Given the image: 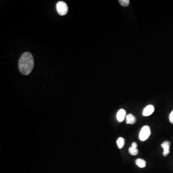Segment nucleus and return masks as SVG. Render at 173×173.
I'll use <instances>...</instances> for the list:
<instances>
[{
  "label": "nucleus",
  "instance_id": "obj_11",
  "mask_svg": "<svg viewBox=\"0 0 173 173\" xmlns=\"http://www.w3.org/2000/svg\"><path fill=\"white\" fill-rule=\"evenodd\" d=\"M119 2L123 6L127 7L129 5L130 1L129 0H119Z\"/></svg>",
  "mask_w": 173,
  "mask_h": 173
},
{
  "label": "nucleus",
  "instance_id": "obj_4",
  "mask_svg": "<svg viewBox=\"0 0 173 173\" xmlns=\"http://www.w3.org/2000/svg\"><path fill=\"white\" fill-rule=\"evenodd\" d=\"M155 111V107L153 105H149L147 106L143 111V115L144 116H148L153 113Z\"/></svg>",
  "mask_w": 173,
  "mask_h": 173
},
{
  "label": "nucleus",
  "instance_id": "obj_6",
  "mask_svg": "<svg viewBox=\"0 0 173 173\" xmlns=\"http://www.w3.org/2000/svg\"><path fill=\"white\" fill-rule=\"evenodd\" d=\"M125 115H126V112L125 110H119L118 112H117V116H116L117 120L119 122H122L125 119Z\"/></svg>",
  "mask_w": 173,
  "mask_h": 173
},
{
  "label": "nucleus",
  "instance_id": "obj_10",
  "mask_svg": "<svg viewBox=\"0 0 173 173\" xmlns=\"http://www.w3.org/2000/svg\"><path fill=\"white\" fill-rule=\"evenodd\" d=\"M124 138L122 137L119 138L117 140V144L119 149L122 148L124 145L125 142Z\"/></svg>",
  "mask_w": 173,
  "mask_h": 173
},
{
  "label": "nucleus",
  "instance_id": "obj_3",
  "mask_svg": "<svg viewBox=\"0 0 173 173\" xmlns=\"http://www.w3.org/2000/svg\"><path fill=\"white\" fill-rule=\"evenodd\" d=\"M150 135V128L149 126L145 125L141 128L140 131L139 138L141 141H144L146 140Z\"/></svg>",
  "mask_w": 173,
  "mask_h": 173
},
{
  "label": "nucleus",
  "instance_id": "obj_8",
  "mask_svg": "<svg viewBox=\"0 0 173 173\" xmlns=\"http://www.w3.org/2000/svg\"><path fill=\"white\" fill-rule=\"evenodd\" d=\"M136 164L140 168H144L146 167V162L142 159H138L136 160Z\"/></svg>",
  "mask_w": 173,
  "mask_h": 173
},
{
  "label": "nucleus",
  "instance_id": "obj_12",
  "mask_svg": "<svg viewBox=\"0 0 173 173\" xmlns=\"http://www.w3.org/2000/svg\"><path fill=\"white\" fill-rule=\"evenodd\" d=\"M169 120L172 124H173V111L169 115Z\"/></svg>",
  "mask_w": 173,
  "mask_h": 173
},
{
  "label": "nucleus",
  "instance_id": "obj_1",
  "mask_svg": "<svg viewBox=\"0 0 173 173\" xmlns=\"http://www.w3.org/2000/svg\"><path fill=\"white\" fill-rule=\"evenodd\" d=\"M20 72L24 75H28L33 68L34 61L32 55L28 52H26L22 55L18 62Z\"/></svg>",
  "mask_w": 173,
  "mask_h": 173
},
{
  "label": "nucleus",
  "instance_id": "obj_7",
  "mask_svg": "<svg viewBox=\"0 0 173 173\" xmlns=\"http://www.w3.org/2000/svg\"><path fill=\"white\" fill-rule=\"evenodd\" d=\"M136 118L132 114H128L126 116V123L128 124H133L136 122Z\"/></svg>",
  "mask_w": 173,
  "mask_h": 173
},
{
  "label": "nucleus",
  "instance_id": "obj_5",
  "mask_svg": "<svg viewBox=\"0 0 173 173\" xmlns=\"http://www.w3.org/2000/svg\"><path fill=\"white\" fill-rule=\"evenodd\" d=\"M170 143L168 141H164V143L161 144V146L164 149L163 155L164 156H167L170 153Z\"/></svg>",
  "mask_w": 173,
  "mask_h": 173
},
{
  "label": "nucleus",
  "instance_id": "obj_9",
  "mask_svg": "<svg viewBox=\"0 0 173 173\" xmlns=\"http://www.w3.org/2000/svg\"><path fill=\"white\" fill-rule=\"evenodd\" d=\"M129 152L132 155H136L138 154V150L137 148H134L133 147H131L129 148Z\"/></svg>",
  "mask_w": 173,
  "mask_h": 173
},
{
  "label": "nucleus",
  "instance_id": "obj_13",
  "mask_svg": "<svg viewBox=\"0 0 173 173\" xmlns=\"http://www.w3.org/2000/svg\"><path fill=\"white\" fill-rule=\"evenodd\" d=\"M131 146L133 147H134V148H137L138 147V144L137 143H132V145H131Z\"/></svg>",
  "mask_w": 173,
  "mask_h": 173
},
{
  "label": "nucleus",
  "instance_id": "obj_2",
  "mask_svg": "<svg viewBox=\"0 0 173 173\" xmlns=\"http://www.w3.org/2000/svg\"><path fill=\"white\" fill-rule=\"evenodd\" d=\"M56 9L59 15L65 16L68 12V8L67 4L63 1L58 2L56 4Z\"/></svg>",
  "mask_w": 173,
  "mask_h": 173
}]
</instances>
